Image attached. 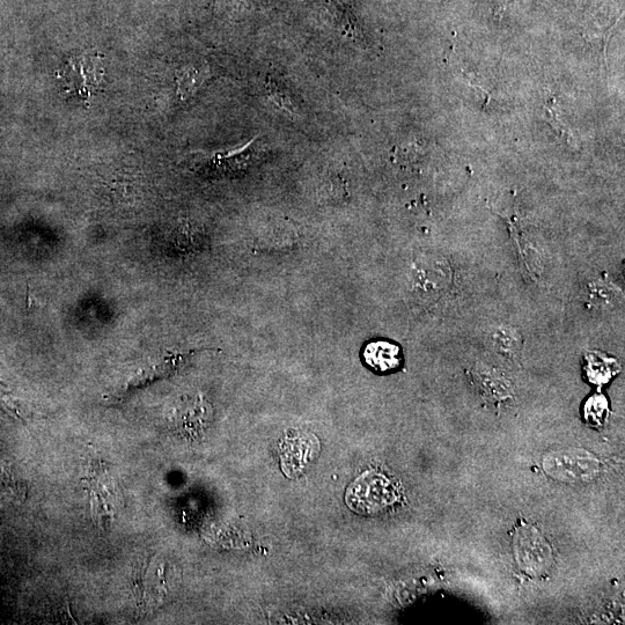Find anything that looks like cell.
Returning <instances> with one entry per match:
<instances>
[{
    "mask_svg": "<svg viewBox=\"0 0 625 625\" xmlns=\"http://www.w3.org/2000/svg\"><path fill=\"white\" fill-rule=\"evenodd\" d=\"M514 550L521 568L533 576L546 573L553 560L548 542L533 527L521 528L518 531Z\"/></svg>",
    "mask_w": 625,
    "mask_h": 625,
    "instance_id": "1",
    "label": "cell"
},
{
    "mask_svg": "<svg viewBox=\"0 0 625 625\" xmlns=\"http://www.w3.org/2000/svg\"><path fill=\"white\" fill-rule=\"evenodd\" d=\"M544 468L558 480L592 479L598 472V461L583 451L558 452L544 460Z\"/></svg>",
    "mask_w": 625,
    "mask_h": 625,
    "instance_id": "2",
    "label": "cell"
},
{
    "mask_svg": "<svg viewBox=\"0 0 625 625\" xmlns=\"http://www.w3.org/2000/svg\"><path fill=\"white\" fill-rule=\"evenodd\" d=\"M397 498L393 484L381 475H366L358 481L355 504L360 512L374 513L391 505Z\"/></svg>",
    "mask_w": 625,
    "mask_h": 625,
    "instance_id": "3",
    "label": "cell"
},
{
    "mask_svg": "<svg viewBox=\"0 0 625 625\" xmlns=\"http://www.w3.org/2000/svg\"><path fill=\"white\" fill-rule=\"evenodd\" d=\"M364 359L372 370L387 373L399 369L402 363V352L393 343L375 341L366 345Z\"/></svg>",
    "mask_w": 625,
    "mask_h": 625,
    "instance_id": "4",
    "label": "cell"
},
{
    "mask_svg": "<svg viewBox=\"0 0 625 625\" xmlns=\"http://www.w3.org/2000/svg\"><path fill=\"white\" fill-rule=\"evenodd\" d=\"M266 91L272 104L281 109L282 112L291 116L298 114L296 101L292 99V95L281 84L269 79Z\"/></svg>",
    "mask_w": 625,
    "mask_h": 625,
    "instance_id": "5",
    "label": "cell"
},
{
    "mask_svg": "<svg viewBox=\"0 0 625 625\" xmlns=\"http://www.w3.org/2000/svg\"><path fill=\"white\" fill-rule=\"evenodd\" d=\"M0 411L12 418L24 419V413H22L16 397L3 382H0Z\"/></svg>",
    "mask_w": 625,
    "mask_h": 625,
    "instance_id": "6",
    "label": "cell"
},
{
    "mask_svg": "<svg viewBox=\"0 0 625 625\" xmlns=\"http://www.w3.org/2000/svg\"><path fill=\"white\" fill-rule=\"evenodd\" d=\"M608 404L605 397L595 396L586 404V417L592 424L604 423L607 416Z\"/></svg>",
    "mask_w": 625,
    "mask_h": 625,
    "instance_id": "7",
    "label": "cell"
},
{
    "mask_svg": "<svg viewBox=\"0 0 625 625\" xmlns=\"http://www.w3.org/2000/svg\"><path fill=\"white\" fill-rule=\"evenodd\" d=\"M520 341V336L512 332L511 329L499 330V333L495 336L497 348L504 354H516L520 348Z\"/></svg>",
    "mask_w": 625,
    "mask_h": 625,
    "instance_id": "8",
    "label": "cell"
},
{
    "mask_svg": "<svg viewBox=\"0 0 625 625\" xmlns=\"http://www.w3.org/2000/svg\"><path fill=\"white\" fill-rule=\"evenodd\" d=\"M218 2L224 11L232 14L248 11L252 6V0H218Z\"/></svg>",
    "mask_w": 625,
    "mask_h": 625,
    "instance_id": "9",
    "label": "cell"
},
{
    "mask_svg": "<svg viewBox=\"0 0 625 625\" xmlns=\"http://www.w3.org/2000/svg\"><path fill=\"white\" fill-rule=\"evenodd\" d=\"M201 77V72L189 70L185 76H182L180 84L182 93L189 94L191 91L195 90L197 84L200 83Z\"/></svg>",
    "mask_w": 625,
    "mask_h": 625,
    "instance_id": "10",
    "label": "cell"
},
{
    "mask_svg": "<svg viewBox=\"0 0 625 625\" xmlns=\"http://www.w3.org/2000/svg\"><path fill=\"white\" fill-rule=\"evenodd\" d=\"M591 294H592V298L598 301H601V299L610 301V299L613 300L614 298L613 290L608 289L607 286H605V284H602V283L595 284L594 288H592Z\"/></svg>",
    "mask_w": 625,
    "mask_h": 625,
    "instance_id": "11",
    "label": "cell"
}]
</instances>
